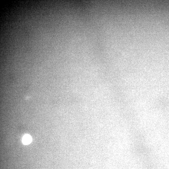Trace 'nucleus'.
Listing matches in <instances>:
<instances>
[{
	"label": "nucleus",
	"instance_id": "obj_1",
	"mask_svg": "<svg viewBox=\"0 0 169 169\" xmlns=\"http://www.w3.org/2000/svg\"><path fill=\"white\" fill-rule=\"evenodd\" d=\"M32 140V138L30 135L26 134L23 137L22 142L25 145L29 144L31 143Z\"/></svg>",
	"mask_w": 169,
	"mask_h": 169
}]
</instances>
